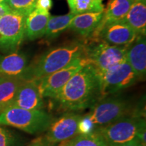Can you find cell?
I'll use <instances>...</instances> for the list:
<instances>
[{"label":"cell","mask_w":146,"mask_h":146,"mask_svg":"<svg viewBox=\"0 0 146 146\" xmlns=\"http://www.w3.org/2000/svg\"><path fill=\"white\" fill-rule=\"evenodd\" d=\"M29 66L28 58L23 53L16 51L6 56L0 55V76L26 81Z\"/></svg>","instance_id":"cell-13"},{"label":"cell","mask_w":146,"mask_h":146,"mask_svg":"<svg viewBox=\"0 0 146 146\" xmlns=\"http://www.w3.org/2000/svg\"><path fill=\"white\" fill-rule=\"evenodd\" d=\"M138 35L124 19L100 26L89 39H100L117 46H129Z\"/></svg>","instance_id":"cell-10"},{"label":"cell","mask_w":146,"mask_h":146,"mask_svg":"<svg viewBox=\"0 0 146 146\" xmlns=\"http://www.w3.org/2000/svg\"><path fill=\"white\" fill-rule=\"evenodd\" d=\"M10 106L27 110H43L44 101L36 81L29 80L22 83Z\"/></svg>","instance_id":"cell-12"},{"label":"cell","mask_w":146,"mask_h":146,"mask_svg":"<svg viewBox=\"0 0 146 146\" xmlns=\"http://www.w3.org/2000/svg\"><path fill=\"white\" fill-rule=\"evenodd\" d=\"M52 0H36L35 8L49 12L52 8Z\"/></svg>","instance_id":"cell-26"},{"label":"cell","mask_w":146,"mask_h":146,"mask_svg":"<svg viewBox=\"0 0 146 146\" xmlns=\"http://www.w3.org/2000/svg\"><path fill=\"white\" fill-rule=\"evenodd\" d=\"M89 113L96 127H101L113 123L115 120L131 114L133 109L127 98L116 94L100 99Z\"/></svg>","instance_id":"cell-6"},{"label":"cell","mask_w":146,"mask_h":146,"mask_svg":"<svg viewBox=\"0 0 146 146\" xmlns=\"http://www.w3.org/2000/svg\"><path fill=\"white\" fill-rule=\"evenodd\" d=\"M100 76L102 98L117 94L139 81L127 60L101 73Z\"/></svg>","instance_id":"cell-8"},{"label":"cell","mask_w":146,"mask_h":146,"mask_svg":"<svg viewBox=\"0 0 146 146\" xmlns=\"http://www.w3.org/2000/svg\"><path fill=\"white\" fill-rule=\"evenodd\" d=\"M128 46H117L100 39L85 41V57L100 74L124 62L127 60Z\"/></svg>","instance_id":"cell-4"},{"label":"cell","mask_w":146,"mask_h":146,"mask_svg":"<svg viewBox=\"0 0 146 146\" xmlns=\"http://www.w3.org/2000/svg\"><path fill=\"white\" fill-rule=\"evenodd\" d=\"M36 0H5V3L12 12L27 16L35 8Z\"/></svg>","instance_id":"cell-23"},{"label":"cell","mask_w":146,"mask_h":146,"mask_svg":"<svg viewBox=\"0 0 146 146\" xmlns=\"http://www.w3.org/2000/svg\"><path fill=\"white\" fill-rule=\"evenodd\" d=\"M124 20L138 36H145L146 1L135 0Z\"/></svg>","instance_id":"cell-17"},{"label":"cell","mask_w":146,"mask_h":146,"mask_svg":"<svg viewBox=\"0 0 146 146\" xmlns=\"http://www.w3.org/2000/svg\"><path fill=\"white\" fill-rule=\"evenodd\" d=\"M106 143L103 137L95 131L88 135L78 134L62 143L59 146H105Z\"/></svg>","instance_id":"cell-22"},{"label":"cell","mask_w":146,"mask_h":146,"mask_svg":"<svg viewBox=\"0 0 146 146\" xmlns=\"http://www.w3.org/2000/svg\"><path fill=\"white\" fill-rule=\"evenodd\" d=\"M127 62L139 80L145 79L146 73L145 36L139 35L127 47Z\"/></svg>","instance_id":"cell-14"},{"label":"cell","mask_w":146,"mask_h":146,"mask_svg":"<svg viewBox=\"0 0 146 146\" xmlns=\"http://www.w3.org/2000/svg\"><path fill=\"white\" fill-rule=\"evenodd\" d=\"M97 127L89 114L82 116L78 125V134L88 135L94 133Z\"/></svg>","instance_id":"cell-25"},{"label":"cell","mask_w":146,"mask_h":146,"mask_svg":"<svg viewBox=\"0 0 146 146\" xmlns=\"http://www.w3.org/2000/svg\"><path fill=\"white\" fill-rule=\"evenodd\" d=\"M139 1H146V0H139Z\"/></svg>","instance_id":"cell-32"},{"label":"cell","mask_w":146,"mask_h":146,"mask_svg":"<svg viewBox=\"0 0 146 146\" xmlns=\"http://www.w3.org/2000/svg\"><path fill=\"white\" fill-rule=\"evenodd\" d=\"M70 12L74 15L104 11L103 0H66Z\"/></svg>","instance_id":"cell-21"},{"label":"cell","mask_w":146,"mask_h":146,"mask_svg":"<svg viewBox=\"0 0 146 146\" xmlns=\"http://www.w3.org/2000/svg\"><path fill=\"white\" fill-rule=\"evenodd\" d=\"M28 146H56V145L49 143L44 138V137H41L35 139Z\"/></svg>","instance_id":"cell-27"},{"label":"cell","mask_w":146,"mask_h":146,"mask_svg":"<svg viewBox=\"0 0 146 146\" xmlns=\"http://www.w3.org/2000/svg\"><path fill=\"white\" fill-rule=\"evenodd\" d=\"M27 16L16 12L5 14L0 18V51L3 53L16 52L25 36Z\"/></svg>","instance_id":"cell-7"},{"label":"cell","mask_w":146,"mask_h":146,"mask_svg":"<svg viewBox=\"0 0 146 146\" xmlns=\"http://www.w3.org/2000/svg\"><path fill=\"white\" fill-rule=\"evenodd\" d=\"M118 146H142V145L139 142L137 139H133L132 141L121 144Z\"/></svg>","instance_id":"cell-29"},{"label":"cell","mask_w":146,"mask_h":146,"mask_svg":"<svg viewBox=\"0 0 146 146\" xmlns=\"http://www.w3.org/2000/svg\"><path fill=\"white\" fill-rule=\"evenodd\" d=\"M142 146H143V145H142Z\"/></svg>","instance_id":"cell-33"},{"label":"cell","mask_w":146,"mask_h":146,"mask_svg":"<svg viewBox=\"0 0 146 146\" xmlns=\"http://www.w3.org/2000/svg\"><path fill=\"white\" fill-rule=\"evenodd\" d=\"M103 17L104 11L78 14L73 17L68 28L84 37L89 38L99 27Z\"/></svg>","instance_id":"cell-15"},{"label":"cell","mask_w":146,"mask_h":146,"mask_svg":"<svg viewBox=\"0 0 146 146\" xmlns=\"http://www.w3.org/2000/svg\"><path fill=\"white\" fill-rule=\"evenodd\" d=\"M5 0H0V3H5Z\"/></svg>","instance_id":"cell-30"},{"label":"cell","mask_w":146,"mask_h":146,"mask_svg":"<svg viewBox=\"0 0 146 146\" xmlns=\"http://www.w3.org/2000/svg\"><path fill=\"white\" fill-rule=\"evenodd\" d=\"M89 63L85 55H83L60 70L37 80L38 86L43 98L49 99L54 98L78 70Z\"/></svg>","instance_id":"cell-9"},{"label":"cell","mask_w":146,"mask_h":146,"mask_svg":"<svg viewBox=\"0 0 146 146\" xmlns=\"http://www.w3.org/2000/svg\"><path fill=\"white\" fill-rule=\"evenodd\" d=\"M51 14L49 12L35 8L27 16L25 36L29 40H35L44 36Z\"/></svg>","instance_id":"cell-16"},{"label":"cell","mask_w":146,"mask_h":146,"mask_svg":"<svg viewBox=\"0 0 146 146\" xmlns=\"http://www.w3.org/2000/svg\"><path fill=\"white\" fill-rule=\"evenodd\" d=\"M82 115L69 112L53 120L44 138L49 143L56 145L78 135V125Z\"/></svg>","instance_id":"cell-11"},{"label":"cell","mask_w":146,"mask_h":146,"mask_svg":"<svg viewBox=\"0 0 146 146\" xmlns=\"http://www.w3.org/2000/svg\"><path fill=\"white\" fill-rule=\"evenodd\" d=\"M53 117L44 110H27L10 106L0 114V125L20 129L29 134L46 131Z\"/></svg>","instance_id":"cell-3"},{"label":"cell","mask_w":146,"mask_h":146,"mask_svg":"<svg viewBox=\"0 0 146 146\" xmlns=\"http://www.w3.org/2000/svg\"><path fill=\"white\" fill-rule=\"evenodd\" d=\"M24 81L21 78L0 76V114L10 106Z\"/></svg>","instance_id":"cell-18"},{"label":"cell","mask_w":146,"mask_h":146,"mask_svg":"<svg viewBox=\"0 0 146 146\" xmlns=\"http://www.w3.org/2000/svg\"><path fill=\"white\" fill-rule=\"evenodd\" d=\"M135 0H108L100 26L110 22L123 20L127 16ZM99 26V27H100Z\"/></svg>","instance_id":"cell-19"},{"label":"cell","mask_w":146,"mask_h":146,"mask_svg":"<svg viewBox=\"0 0 146 146\" xmlns=\"http://www.w3.org/2000/svg\"><path fill=\"white\" fill-rule=\"evenodd\" d=\"M75 16L72 13L60 16H51L47 23L44 36L48 41L56 39L60 35L68 29L73 17Z\"/></svg>","instance_id":"cell-20"},{"label":"cell","mask_w":146,"mask_h":146,"mask_svg":"<svg viewBox=\"0 0 146 146\" xmlns=\"http://www.w3.org/2000/svg\"><path fill=\"white\" fill-rule=\"evenodd\" d=\"M101 98L100 73L89 63L50 99V104L60 112H76L91 108Z\"/></svg>","instance_id":"cell-1"},{"label":"cell","mask_w":146,"mask_h":146,"mask_svg":"<svg viewBox=\"0 0 146 146\" xmlns=\"http://www.w3.org/2000/svg\"><path fill=\"white\" fill-rule=\"evenodd\" d=\"M21 140L13 131L0 125V146H20Z\"/></svg>","instance_id":"cell-24"},{"label":"cell","mask_w":146,"mask_h":146,"mask_svg":"<svg viewBox=\"0 0 146 146\" xmlns=\"http://www.w3.org/2000/svg\"><path fill=\"white\" fill-rule=\"evenodd\" d=\"M11 12L10 9L7 5L5 3H0V18H1L5 14Z\"/></svg>","instance_id":"cell-28"},{"label":"cell","mask_w":146,"mask_h":146,"mask_svg":"<svg viewBox=\"0 0 146 146\" xmlns=\"http://www.w3.org/2000/svg\"><path fill=\"white\" fill-rule=\"evenodd\" d=\"M85 41H73L47 50L29 64L26 81L37 80L69 64L85 55Z\"/></svg>","instance_id":"cell-2"},{"label":"cell","mask_w":146,"mask_h":146,"mask_svg":"<svg viewBox=\"0 0 146 146\" xmlns=\"http://www.w3.org/2000/svg\"><path fill=\"white\" fill-rule=\"evenodd\" d=\"M145 129V117L129 114L104 127H98L96 131L106 143L118 146L136 139L138 134Z\"/></svg>","instance_id":"cell-5"},{"label":"cell","mask_w":146,"mask_h":146,"mask_svg":"<svg viewBox=\"0 0 146 146\" xmlns=\"http://www.w3.org/2000/svg\"><path fill=\"white\" fill-rule=\"evenodd\" d=\"M105 146H113V145H109V144H107L106 143V145Z\"/></svg>","instance_id":"cell-31"}]
</instances>
